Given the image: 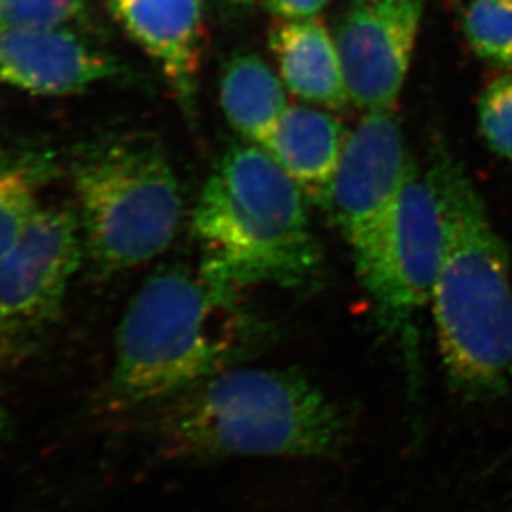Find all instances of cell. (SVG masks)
<instances>
[{"label":"cell","mask_w":512,"mask_h":512,"mask_svg":"<svg viewBox=\"0 0 512 512\" xmlns=\"http://www.w3.org/2000/svg\"><path fill=\"white\" fill-rule=\"evenodd\" d=\"M438 195L444 248L431 308L451 388L468 401L512 396V266L481 193L443 140L426 170Z\"/></svg>","instance_id":"obj_1"},{"label":"cell","mask_w":512,"mask_h":512,"mask_svg":"<svg viewBox=\"0 0 512 512\" xmlns=\"http://www.w3.org/2000/svg\"><path fill=\"white\" fill-rule=\"evenodd\" d=\"M263 338L238 291L200 268L158 266L120 320L105 403L115 413L167 404L238 366Z\"/></svg>","instance_id":"obj_2"},{"label":"cell","mask_w":512,"mask_h":512,"mask_svg":"<svg viewBox=\"0 0 512 512\" xmlns=\"http://www.w3.org/2000/svg\"><path fill=\"white\" fill-rule=\"evenodd\" d=\"M306 202L270 153L235 143L215 163L193 207L198 268L238 293L258 285H308L320 273L323 252Z\"/></svg>","instance_id":"obj_3"},{"label":"cell","mask_w":512,"mask_h":512,"mask_svg":"<svg viewBox=\"0 0 512 512\" xmlns=\"http://www.w3.org/2000/svg\"><path fill=\"white\" fill-rule=\"evenodd\" d=\"M167 404L163 439L193 458H326L350 434L340 404L298 371L235 366Z\"/></svg>","instance_id":"obj_4"},{"label":"cell","mask_w":512,"mask_h":512,"mask_svg":"<svg viewBox=\"0 0 512 512\" xmlns=\"http://www.w3.org/2000/svg\"><path fill=\"white\" fill-rule=\"evenodd\" d=\"M67 172L85 263L95 276L133 270L172 245L183 218L182 188L152 135L110 133L82 143Z\"/></svg>","instance_id":"obj_5"},{"label":"cell","mask_w":512,"mask_h":512,"mask_svg":"<svg viewBox=\"0 0 512 512\" xmlns=\"http://www.w3.org/2000/svg\"><path fill=\"white\" fill-rule=\"evenodd\" d=\"M411 160L394 110L365 112L348 135L333 188L330 210L378 313L388 298L394 227Z\"/></svg>","instance_id":"obj_6"},{"label":"cell","mask_w":512,"mask_h":512,"mask_svg":"<svg viewBox=\"0 0 512 512\" xmlns=\"http://www.w3.org/2000/svg\"><path fill=\"white\" fill-rule=\"evenodd\" d=\"M84 263V235L75 207L44 205L0 255V325L35 341L59 318Z\"/></svg>","instance_id":"obj_7"},{"label":"cell","mask_w":512,"mask_h":512,"mask_svg":"<svg viewBox=\"0 0 512 512\" xmlns=\"http://www.w3.org/2000/svg\"><path fill=\"white\" fill-rule=\"evenodd\" d=\"M424 0H358L336 30L350 102L394 110L408 77Z\"/></svg>","instance_id":"obj_8"},{"label":"cell","mask_w":512,"mask_h":512,"mask_svg":"<svg viewBox=\"0 0 512 512\" xmlns=\"http://www.w3.org/2000/svg\"><path fill=\"white\" fill-rule=\"evenodd\" d=\"M444 223L438 195L428 173L411 160L399 197L394 227L388 298L380 323L404 346L409 365L416 363V316L431 303L443 258Z\"/></svg>","instance_id":"obj_9"},{"label":"cell","mask_w":512,"mask_h":512,"mask_svg":"<svg viewBox=\"0 0 512 512\" xmlns=\"http://www.w3.org/2000/svg\"><path fill=\"white\" fill-rule=\"evenodd\" d=\"M127 79V69L69 29L0 27V84L25 94L65 97Z\"/></svg>","instance_id":"obj_10"},{"label":"cell","mask_w":512,"mask_h":512,"mask_svg":"<svg viewBox=\"0 0 512 512\" xmlns=\"http://www.w3.org/2000/svg\"><path fill=\"white\" fill-rule=\"evenodd\" d=\"M128 34L157 62L188 115L195 112L202 64V0H114Z\"/></svg>","instance_id":"obj_11"},{"label":"cell","mask_w":512,"mask_h":512,"mask_svg":"<svg viewBox=\"0 0 512 512\" xmlns=\"http://www.w3.org/2000/svg\"><path fill=\"white\" fill-rule=\"evenodd\" d=\"M348 135L328 110L288 105L261 148L301 188L308 202L330 210Z\"/></svg>","instance_id":"obj_12"},{"label":"cell","mask_w":512,"mask_h":512,"mask_svg":"<svg viewBox=\"0 0 512 512\" xmlns=\"http://www.w3.org/2000/svg\"><path fill=\"white\" fill-rule=\"evenodd\" d=\"M270 49L291 94L321 109L350 104L338 47L321 20H281L271 29Z\"/></svg>","instance_id":"obj_13"},{"label":"cell","mask_w":512,"mask_h":512,"mask_svg":"<svg viewBox=\"0 0 512 512\" xmlns=\"http://www.w3.org/2000/svg\"><path fill=\"white\" fill-rule=\"evenodd\" d=\"M220 104L230 127L258 147L265 145L288 109L283 80L253 54L235 55L223 67Z\"/></svg>","instance_id":"obj_14"},{"label":"cell","mask_w":512,"mask_h":512,"mask_svg":"<svg viewBox=\"0 0 512 512\" xmlns=\"http://www.w3.org/2000/svg\"><path fill=\"white\" fill-rule=\"evenodd\" d=\"M57 173L59 163L45 150L0 153V255L42 210V195Z\"/></svg>","instance_id":"obj_15"},{"label":"cell","mask_w":512,"mask_h":512,"mask_svg":"<svg viewBox=\"0 0 512 512\" xmlns=\"http://www.w3.org/2000/svg\"><path fill=\"white\" fill-rule=\"evenodd\" d=\"M463 29L474 54L512 70V0H471Z\"/></svg>","instance_id":"obj_16"},{"label":"cell","mask_w":512,"mask_h":512,"mask_svg":"<svg viewBox=\"0 0 512 512\" xmlns=\"http://www.w3.org/2000/svg\"><path fill=\"white\" fill-rule=\"evenodd\" d=\"M85 17V0H0V27L5 29H70Z\"/></svg>","instance_id":"obj_17"},{"label":"cell","mask_w":512,"mask_h":512,"mask_svg":"<svg viewBox=\"0 0 512 512\" xmlns=\"http://www.w3.org/2000/svg\"><path fill=\"white\" fill-rule=\"evenodd\" d=\"M478 124L489 150L512 162V72L494 77L484 87L478 100Z\"/></svg>","instance_id":"obj_18"},{"label":"cell","mask_w":512,"mask_h":512,"mask_svg":"<svg viewBox=\"0 0 512 512\" xmlns=\"http://www.w3.org/2000/svg\"><path fill=\"white\" fill-rule=\"evenodd\" d=\"M35 341L0 325V438L10 428L9 376L30 355Z\"/></svg>","instance_id":"obj_19"},{"label":"cell","mask_w":512,"mask_h":512,"mask_svg":"<svg viewBox=\"0 0 512 512\" xmlns=\"http://www.w3.org/2000/svg\"><path fill=\"white\" fill-rule=\"evenodd\" d=\"M330 0H266L268 9L283 20L313 19Z\"/></svg>","instance_id":"obj_20"},{"label":"cell","mask_w":512,"mask_h":512,"mask_svg":"<svg viewBox=\"0 0 512 512\" xmlns=\"http://www.w3.org/2000/svg\"><path fill=\"white\" fill-rule=\"evenodd\" d=\"M233 2H252V0H233Z\"/></svg>","instance_id":"obj_21"}]
</instances>
